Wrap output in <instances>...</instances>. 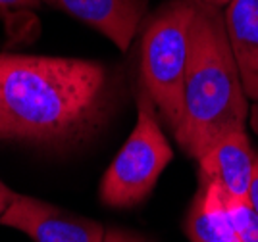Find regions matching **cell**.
I'll return each mask as SVG.
<instances>
[{
	"label": "cell",
	"mask_w": 258,
	"mask_h": 242,
	"mask_svg": "<svg viewBox=\"0 0 258 242\" xmlns=\"http://www.w3.org/2000/svg\"><path fill=\"white\" fill-rule=\"evenodd\" d=\"M110 98L100 62L0 54V140L54 146L85 137Z\"/></svg>",
	"instance_id": "1"
},
{
	"label": "cell",
	"mask_w": 258,
	"mask_h": 242,
	"mask_svg": "<svg viewBox=\"0 0 258 242\" xmlns=\"http://www.w3.org/2000/svg\"><path fill=\"white\" fill-rule=\"evenodd\" d=\"M181 119L173 135L189 158L199 159L218 137L245 127L248 98L229 48L224 14L195 2Z\"/></svg>",
	"instance_id": "2"
},
{
	"label": "cell",
	"mask_w": 258,
	"mask_h": 242,
	"mask_svg": "<svg viewBox=\"0 0 258 242\" xmlns=\"http://www.w3.org/2000/svg\"><path fill=\"white\" fill-rule=\"evenodd\" d=\"M195 10L193 0H168L147 20L141 39L143 91L172 133L181 119Z\"/></svg>",
	"instance_id": "3"
},
{
	"label": "cell",
	"mask_w": 258,
	"mask_h": 242,
	"mask_svg": "<svg viewBox=\"0 0 258 242\" xmlns=\"http://www.w3.org/2000/svg\"><path fill=\"white\" fill-rule=\"evenodd\" d=\"M172 159L173 150L162 131L158 112L151 96L141 91L135 127L100 181L102 204L127 210L147 200Z\"/></svg>",
	"instance_id": "4"
},
{
	"label": "cell",
	"mask_w": 258,
	"mask_h": 242,
	"mask_svg": "<svg viewBox=\"0 0 258 242\" xmlns=\"http://www.w3.org/2000/svg\"><path fill=\"white\" fill-rule=\"evenodd\" d=\"M0 225L25 232L35 242H104L106 232L95 219L18 192L0 215Z\"/></svg>",
	"instance_id": "5"
},
{
	"label": "cell",
	"mask_w": 258,
	"mask_h": 242,
	"mask_svg": "<svg viewBox=\"0 0 258 242\" xmlns=\"http://www.w3.org/2000/svg\"><path fill=\"white\" fill-rule=\"evenodd\" d=\"M254 150L245 127L231 129L206 148L199 162V179L218 183L227 196L247 202L254 173Z\"/></svg>",
	"instance_id": "6"
},
{
	"label": "cell",
	"mask_w": 258,
	"mask_h": 242,
	"mask_svg": "<svg viewBox=\"0 0 258 242\" xmlns=\"http://www.w3.org/2000/svg\"><path fill=\"white\" fill-rule=\"evenodd\" d=\"M87 23L119 50H127L147 18L149 0H41Z\"/></svg>",
	"instance_id": "7"
},
{
	"label": "cell",
	"mask_w": 258,
	"mask_h": 242,
	"mask_svg": "<svg viewBox=\"0 0 258 242\" xmlns=\"http://www.w3.org/2000/svg\"><path fill=\"white\" fill-rule=\"evenodd\" d=\"M229 48L248 100H258V0H231L224 8Z\"/></svg>",
	"instance_id": "8"
},
{
	"label": "cell",
	"mask_w": 258,
	"mask_h": 242,
	"mask_svg": "<svg viewBox=\"0 0 258 242\" xmlns=\"http://www.w3.org/2000/svg\"><path fill=\"white\" fill-rule=\"evenodd\" d=\"M199 190L187 215L185 231L191 242H243L227 206V194L214 181L199 179Z\"/></svg>",
	"instance_id": "9"
},
{
	"label": "cell",
	"mask_w": 258,
	"mask_h": 242,
	"mask_svg": "<svg viewBox=\"0 0 258 242\" xmlns=\"http://www.w3.org/2000/svg\"><path fill=\"white\" fill-rule=\"evenodd\" d=\"M41 6V0H0V16L14 42H23L39 35V25L31 12Z\"/></svg>",
	"instance_id": "10"
},
{
	"label": "cell",
	"mask_w": 258,
	"mask_h": 242,
	"mask_svg": "<svg viewBox=\"0 0 258 242\" xmlns=\"http://www.w3.org/2000/svg\"><path fill=\"white\" fill-rule=\"evenodd\" d=\"M227 206L243 242H258V215L250 210V206L247 202L235 200L231 196H227Z\"/></svg>",
	"instance_id": "11"
},
{
	"label": "cell",
	"mask_w": 258,
	"mask_h": 242,
	"mask_svg": "<svg viewBox=\"0 0 258 242\" xmlns=\"http://www.w3.org/2000/svg\"><path fill=\"white\" fill-rule=\"evenodd\" d=\"M104 242H151L145 236H139L135 232L123 231V229H108L104 232Z\"/></svg>",
	"instance_id": "12"
},
{
	"label": "cell",
	"mask_w": 258,
	"mask_h": 242,
	"mask_svg": "<svg viewBox=\"0 0 258 242\" xmlns=\"http://www.w3.org/2000/svg\"><path fill=\"white\" fill-rule=\"evenodd\" d=\"M247 204L250 210L258 215V154L254 156V173H252V181H250V189H248Z\"/></svg>",
	"instance_id": "13"
},
{
	"label": "cell",
	"mask_w": 258,
	"mask_h": 242,
	"mask_svg": "<svg viewBox=\"0 0 258 242\" xmlns=\"http://www.w3.org/2000/svg\"><path fill=\"white\" fill-rule=\"evenodd\" d=\"M14 196H16V192L12 189H8L2 181H0V215L6 211V208L10 206V202L14 200Z\"/></svg>",
	"instance_id": "14"
},
{
	"label": "cell",
	"mask_w": 258,
	"mask_h": 242,
	"mask_svg": "<svg viewBox=\"0 0 258 242\" xmlns=\"http://www.w3.org/2000/svg\"><path fill=\"white\" fill-rule=\"evenodd\" d=\"M197 4H205V6H212V8H218V10H224L231 0H193Z\"/></svg>",
	"instance_id": "15"
},
{
	"label": "cell",
	"mask_w": 258,
	"mask_h": 242,
	"mask_svg": "<svg viewBox=\"0 0 258 242\" xmlns=\"http://www.w3.org/2000/svg\"><path fill=\"white\" fill-rule=\"evenodd\" d=\"M250 125H252V129L256 131V135H258V100L254 102L252 110H250Z\"/></svg>",
	"instance_id": "16"
}]
</instances>
